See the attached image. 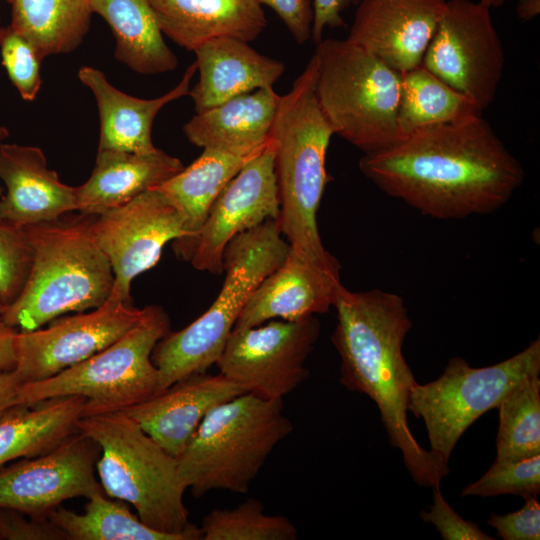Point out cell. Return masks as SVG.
<instances>
[{
    "instance_id": "1",
    "label": "cell",
    "mask_w": 540,
    "mask_h": 540,
    "mask_svg": "<svg viewBox=\"0 0 540 540\" xmlns=\"http://www.w3.org/2000/svg\"><path fill=\"white\" fill-rule=\"evenodd\" d=\"M359 168L387 195L444 220L498 210L525 176L482 115L418 130L364 154Z\"/></svg>"
},
{
    "instance_id": "2",
    "label": "cell",
    "mask_w": 540,
    "mask_h": 540,
    "mask_svg": "<svg viewBox=\"0 0 540 540\" xmlns=\"http://www.w3.org/2000/svg\"><path fill=\"white\" fill-rule=\"evenodd\" d=\"M333 307L337 324L331 340L340 356V383L377 406L392 447L422 487L440 485L450 468L441 466L414 438L407 404L416 383L403 355L412 327L401 296L379 289L354 292L339 286Z\"/></svg>"
},
{
    "instance_id": "3",
    "label": "cell",
    "mask_w": 540,
    "mask_h": 540,
    "mask_svg": "<svg viewBox=\"0 0 540 540\" xmlns=\"http://www.w3.org/2000/svg\"><path fill=\"white\" fill-rule=\"evenodd\" d=\"M316 60L312 56L290 91L280 95L270 132L274 151L280 232L289 252L318 266L340 270L325 249L317 213L329 181L326 155L334 132L315 93Z\"/></svg>"
},
{
    "instance_id": "4",
    "label": "cell",
    "mask_w": 540,
    "mask_h": 540,
    "mask_svg": "<svg viewBox=\"0 0 540 540\" xmlns=\"http://www.w3.org/2000/svg\"><path fill=\"white\" fill-rule=\"evenodd\" d=\"M78 431L100 447L96 472L106 495L132 505L140 520L172 540H201L189 520L177 460L123 412L83 416Z\"/></svg>"
},
{
    "instance_id": "5",
    "label": "cell",
    "mask_w": 540,
    "mask_h": 540,
    "mask_svg": "<svg viewBox=\"0 0 540 540\" xmlns=\"http://www.w3.org/2000/svg\"><path fill=\"white\" fill-rule=\"evenodd\" d=\"M61 218L25 227L33 250L30 273L1 316L17 331L36 330L66 313L98 308L112 293V267L90 235L89 216Z\"/></svg>"
},
{
    "instance_id": "6",
    "label": "cell",
    "mask_w": 540,
    "mask_h": 540,
    "mask_svg": "<svg viewBox=\"0 0 540 540\" xmlns=\"http://www.w3.org/2000/svg\"><path fill=\"white\" fill-rule=\"evenodd\" d=\"M289 248L277 220L272 219L227 244L223 255L225 278L212 305L185 328L170 331L153 350L161 391L217 363L253 292L282 264Z\"/></svg>"
},
{
    "instance_id": "7",
    "label": "cell",
    "mask_w": 540,
    "mask_h": 540,
    "mask_svg": "<svg viewBox=\"0 0 540 540\" xmlns=\"http://www.w3.org/2000/svg\"><path fill=\"white\" fill-rule=\"evenodd\" d=\"M292 430L282 400L242 393L203 418L176 457L181 479L196 498L213 490L247 493L269 455Z\"/></svg>"
},
{
    "instance_id": "8",
    "label": "cell",
    "mask_w": 540,
    "mask_h": 540,
    "mask_svg": "<svg viewBox=\"0 0 540 540\" xmlns=\"http://www.w3.org/2000/svg\"><path fill=\"white\" fill-rule=\"evenodd\" d=\"M315 93L334 134L364 154L399 140L401 74L347 39L321 40Z\"/></svg>"
},
{
    "instance_id": "9",
    "label": "cell",
    "mask_w": 540,
    "mask_h": 540,
    "mask_svg": "<svg viewBox=\"0 0 540 540\" xmlns=\"http://www.w3.org/2000/svg\"><path fill=\"white\" fill-rule=\"evenodd\" d=\"M169 332L166 311L147 306L140 322L105 349L52 377L23 383L20 402L78 395L86 399L83 416H90L120 412L148 400L161 392L152 353Z\"/></svg>"
},
{
    "instance_id": "10",
    "label": "cell",
    "mask_w": 540,
    "mask_h": 540,
    "mask_svg": "<svg viewBox=\"0 0 540 540\" xmlns=\"http://www.w3.org/2000/svg\"><path fill=\"white\" fill-rule=\"evenodd\" d=\"M539 373V337L521 352L491 366L475 368L465 359L453 357L436 380L414 384L407 409L424 421L433 458L449 468L451 453L466 430Z\"/></svg>"
},
{
    "instance_id": "11",
    "label": "cell",
    "mask_w": 540,
    "mask_h": 540,
    "mask_svg": "<svg viewBox=\"0 0 540 540\" xmlns=\"http://www.w3.org/2000/svg\"><path fill=\"white\" fill-rule=\"evenodd\" d=\"M315 315L234 328L216 365L219 373L268 400H282L309 377L305 363L320 335Z\"/></svg>"
},
{
    "instance_id": "12",
    "label": "cell",
    "mask_w": 540,
    "mask_h": 540,
    "mask_svg": "<svg viewBox=\"0 0 540 540\" xmlns=\"http://www.w3.org/2000/svg\"><path fill=\"white\" fill-rule=\"evenodd\" d=\"M421 64L483 112L495 98L505 64L490 9L447 0Z\"/></svg>"
},
{
    "instance_id": "13",
    "label": "cell",
    "mask_w": 540,
    "mask_h": 540,
    "mask_svg": "<svg viewBox=\"0 0 540 540\" xmlns=\"http://www.w3.org/2000/svg\"><path fill=\"white\" fill-rule=\"evenodd\" d=\"M185 219L157 188L99 215L89 216L88 229L114 274L110 296L132 303V281L152 268L169 241L181 240Z\"/></svg>"
},
{
    "instance_id": "14",
    "label": "cell",
    "mask_w": 540,
    "mask_h": 540,
    "mask_svg": "<svg viewBox=\"0 0 540 540\" xmlns=\"http://www.w3.org/2000/svg\"><path fill=\"white\" fill-rule=\"evenodd\" d=\"M140 309L110 296L98 308L58 317L49 326L17 331L16 365L22 383L47 379L105 349L143 318Z\"/></svg>"
},
{
    "instance_id": "15",
    "label": "cell",
    "mask_w": 540,
    "mask_h": 540,
    "mask_svg": "<svg viewBox=\"0 0 540 540\" xmlns=\"http://www.w3.org/2000/svg\"><path fill=\"white\" fill-rule=\"evenodd\" d=\"M98 444L77 431L43 454L0 466V506L48 519L64 501L102 492Z\"/></svg>"
},
{
    "instance_id": "16",
    "label": "cell",
    "mask_w": 540,
    "mask_h": 540,
    "mask_svg": "<svg viewBox=\"0 0 540 540\" xmlns=\"http://www.w3.org/2000/svg\"><path fill=\"white\" fill-rule=\"evenodd\" d=\"M279 214L274 151L269 139L214 201L198 237L191 264L197 270L221 274L227 244L266 220H278Z\"/></svg>"
},
{
    "instance_id": "17",
    "label": "cell",
    "mask_w": 540,
    "mask_h": 540,
    "mask_svg": "<svg viewBox=\"0 0 540 540\" xmlns=\"http://www.w3.org/2000/svg\"><path fill=\"white\" fill-rule=\"evenodd\" d=\"M447 0H359L350 42L404 73L422 63Z\"/></svg>"
},
{
    "instance_id": "18",
    "label": "cell",
    "mask_w": 540,
    "mask_h": 540,
    "mask_svg": "<svg viewBox=\"0 0 540 540\" xmlns=\"http://www.w3.org/2000/svg\"><path fill=\"white\" fill-rule=\"evenodd\" d=\"M242 393V387L221 373H196L120 412L176 458L211 409Z\"/></svg>"
},
{
    "instance_id": "19",
    "label": "cell",
    "mask_w": 540,
    "mask_h": 540,
    "mask_svg": "<svg viewBox=\"0 0 540 540\" xmlns=\"http://www.w3.org/2000/svg\"><path fill=\"white\" fill-rule=\"evenodd\" d=\"M0 219L26 227L77 211L76 187L64 184L47 166L39 147L0 144Z\"/></svg>"
},
{
    "instance_id": "20",
    "label": "cell",
    "mask_w": 540,
    "mask_h": 540,
    "mask_svg": "<svg viewBox=\"0 0 540 540\" xmlns=\"http://www.w3.org/2000/svg\"><path fill=\"white\" fill-rule=\"evenodd\" d=\"M340 285L339 270L318 266L288 252L282 264L253 292L234 328L325 313L333 306Z\"/></svg>"
},
{
    "instance_id": "21",
    "label": "cell",
    "mask_w": 540,
    "mask_h": 540,
    "mask_svg": "<svg viewBox=\"0 0 540 540\" xmlns=\"http://www.w3.org/2000/svg\"><path fill=\"white\" fill-rule=\"evenodd\" d=\"M199 79L189 91L196 113L255 90L273 87L282 76L283 62L260 54L248 42L219 37L195 51Z\"/></svg>"
},
{
    "instance_id": "22",
    "label": "cell",
    "mask_w": 540,
    "mask_h": 540,
    "mask_svg": "<svg viewBox=\"0 0 540 540\" xmlns=\"http://www.w3.org/2000/svg\"><path fill=\"white\" fill-rule=\"evenodd\" d=\"M197 71L196 63L187 67L182 79L166 94L142 99L115 88L105 74L90 66L78 71V78L93 93L99 112L98 150H120L145 153L156 147L152 142V125L158 112L168 103L187 96Z\"/></svg>"
},
{
    "instance_id": "23",
    "label": "cell",
    "mask_w": 540,
    "mask_h": 540,
    "mask_svg": "<svg viewBox=\"0 0 540 540\" xmlns=\"http://www.w3.org/2000/svg\"><path fill=\"white\" fill-rule=\"evenodd\" d=\"M163 35L195 51L219 37L246 42L265 29V13L256 0H149Z\"/></svg>"
},
{
    "instance_id": "24",
    "label": "cell",
    "mask_w": 540,
    "mask_h": 540,
    "mask_svg": "<svg viewBox=\"0 0 540 540\" xmlns=\"http://www.w3.org/2000/svg\"><path fill=\"white\" fill-rule=\"evenodd\" d=\"M183 168L178 158L158 148L145 153L98 150L90 177L76 187L77 211L99 215L161 185Z\"/></svg>"
},
{
    "instance_id": "25",
    "label": "cell",
    "mask_w": 540,
    "mask_h": 540,
    "mask_svg": "<svg viewBox=\"0 0 540 540\" xmlns=\"http://www.w3.org/2000/svg\"><path fill=\"white\" fill-rule=\"evenodd\" d=\"M279 97L273 87L234 97L196 113L183 127L189 142L239 156H251L269 142Z\"/></svg>"
},
{
    "instance_id": "26",
    "label": "cell",
    "mask_w": 540,
    "mask_h": 540,
    "mask_svg": "<svg viewBox=\"0 0 540 540\" xmlns=\"http://www.w3.org/2000/svg\"><path fill=\"white\" fill-rule=\"evenodd\" d=\"M254 155L239 156L206 148L188 167L155 187L176 206L185 219V235L173 243L178 258L191 260L214 201Z\"/></svg>"
},
{
    "instance_id": "27",
    "label": "cell",
    "mask_w": 540,
    "mask_h": 540,
    "mask_svg": "<svg viewBox=\"0 0 540 540\" xmlns=\"http://www.w3.org/2000/svg\"><path fill=\"white\" fill-rule=\"evenodd\" d=\"M86 399L65 396L15 406L0 416V466L53 449L78 431Z\"/></svg>"
},
{
    "instance_id": "28",
    "label": "cell",
    "mask_w": 540,
    "mask_h": 540,
    "mask_svg": "<svg viewBox=\"0 0 540 540\" xmlns=\"http://www.w3.org/2000/svg\"><path fill=\"white\" fill-rule=\"evenodd\" d=\"M90 7L110 26L117 61L143 75L177 67L178 59L164 41L149 0H90Z\"/></svg>"
},
{
    "instance_id": "29",
    "label": "cell",
    "mask_w": 540,
    "mask_h": 540,
    "mask_svg": "<svg viewBox=\"0 0 540 540\" xmlns=\"http://www.w3.org/2000/svg\"><path fill=\"white\" fill-rule=\"evenodd\" d=\"M90 0H12L10 26L44 59L75 50L91 23Z\"/></svg>"
},
{
    "instance_id": "30",
    "label": "cell",
    "mask_w": 540,
    "mask_h": 540,
    "mask_svg": "<svg viewBox=\"0 0 540 540\" xmlns=\"http://www.w3.org/2000/svg\"><path fill=\"white\" fill-rule=\"evenodd\" d=\"M482 111L422 64L401 73L397 114L399 140L424 128L468 120Z\"/></svg>"
},
{
    "instance_id": "31",
    "label": "cell",
    "mask_w": 540,
    "mask_h": 540,
    "mask_svg": "<svg viewBox=\"0 0 540 540\" xmlns=\"http://www.w3.org/2000/svg\"><path fill=\"white\" fill-rule=\"evenodd\" d=\"M48 519L67 540H172L145 525L131 512L128 503L112 498L104 491L87 499L83 513L60 505Z\"/></svg>"
},
{
    "instance_id": "32",
    "label": "cell",
    "mask_w": 540,
    "mask_h": 540,
    "mask_svg": "<svg viewBox=\"0 0 540 540\" xmlns=\"http://www.w3.org/2000/svg\"><path fill=\"white\" fill-rule=\"evenodd\" d=\"M495 464H510L540 455V378L516 387L498 406Z\"/></svg>"
},
{
    "instance_id": "33",
    "label": "cell",
    "mask_w": 540,
    "mask_h": 540,
    "mask_svg": "<svg viewBox=\"0 0 540 540\" xmlns=\"http://www.w3.org/2000/svg\"><path fill=\"white\" fill-rule=\"evenodd\" d=\"M203 540H295L297 530L283 515H268L263 504L248 498L232 509H214L204 516Z\"/></svg>"
},
{
    "instance_id": "34",
    "label": "cell",
    "mask_w": 540,
    "mask_h": 540,
    "mask_svg": "<svg viewBox=\"0 0 540 540\" xmlns=\"http://www.w3.org/2000/svg\"><path fill=\"white\" fill-rule=\"evenodd\" d=\"M540 492V455L510 464H495L460 493L464 496L492 497L513 494L526 499Z\"/></svg>"
},
{
    "instance_id": "35",
    "label": "cell",
    "mask_w": 540,
    "mask_h": 540,
    "mask_svg": "<svg viewBox=\"0 0 540 540\" xmlns=\"http://www.w3.org/2000/svg\"><path fill=\"white\" fill-rule=\"evenodd\" d=\"M33 261L25 227L0 219V301L9 306L22 292Z\"/></svg>"
},
{
    "instance_id": "36",
    "label": "cell",
    "mask_w": 540,
    "mask_h": 540,
    "mask_svg": "<svg viewBox=\"0 0 540 540\" xmlns=\"http://www.w3.org/2000/svg\"><path fill=\"white\" fill-rule=\"evenodd\" d=\"M0 54L8 77L23 100H35L42 83L43 60L36 48L10 25L0 26Z\"/></svg>"
},
{
    "instance_id": "37",
    "label": "cell",
    "mask_w": 540,
    "mask_h": 540,
    "mask_svg": "<svg viewBox=\"0 0 540 540\" xmlns=\"http://www.w3.org/2000/svg\"><path fill=\"white\" fill-rule=\"evenodd\" d=\"M432 497L429 510H422L419 515L424 523L434 525L443 540L495 539L483 532L475 522L462 518L445 500L440 485L432 487Z\"/></svg>"
},
{
    "instance_id": "38",
    "label": "cell",
    "mask_w": 540,
    "mask_h": 540,
    "mask_svg": "<svg viewBox=\"0 0 540 540\" xmlns=\"http://www.w3.org/2000/svg\"><path fill=\"white\" fill-rule=\"evenodd\" d=\"M0 540H67L49 519H35L27 514L0 506Z\"/></svg>"
},
{
    "instance_id": "39",
    "label": "cell",
    "mask_w": 540,
    "mask_h": 540,
    "mask_svg": "<svg viewBox=\"0 0 540 540\" xmlns=\"http://www.w3.org/2000/svg\"><path fill=\"white\" fill-rule=\"evenodd\" d=\"M523 507L515 512L498 515L491 513L487 524L504 540L540 539V504L536 497H528Z\"/></svg>"
},
{
    "instance_id": "40",
    "label": "cell",
    "mask_w": 540,
    "mask_h": 540,
    "mask_svg": "<svg viewBox=\"0 0 540 540\" xmlns=\"http://www.w3.org/2000/svg\"><path fill=\"white\" fill-rule=\"evenodd\" d=\"M256 1L274 10L298 44L302 45L311 39L313 6L310 0Z\"/></svg>"
},
{
    "instance_id": "41",
    "label": "cell",
    "mask_w": 540,
    "mask_h": 540,
    "mask_svg": "<svg viewBox=\"0 0 540 540\" xmlns=\"http://www.w3.org/2000/svg\"><path fill=\"white\" fill-rule=\"evenodd\" d=\"M350 4L349 0H314L311 39L318 44L325 28L345 27L341 12Z\"/></svg>"
},
{
    "instance_id": "42",
    "label": "cell",
    "mask_w": 540,
    "mask_h": 540,
    "mask_svg": "<svg viewBox=\"0 0 540 540\" xmlns=\"http://www.w3.org/2000/svg\"><path fill=\"white\" fill-rule=\"evenodd\" d=\"M22 384L13 370L0 372V416L9 409L22 405L20 402Z\"/></svg>"
},
{
    "instance_id": "43",
    "label": "cell",
    "mask_w": 540,
    "mask_h": 540,
    "mask_svg": "<svg viewBox=\"0 0 540 540\" xmlns=\"http://www.w3.org/2000/svg\"><path fill=\"white\" fill-rule=\"evenodd\" d=\"M17 330L0 317V372L11 371L16 365L15 338Z\"/></svg>"
},
{
    "instance_id": "44",
    "label": "cell",
    "mask_w": 540,
    "mask_h": 540,
    "mask_svg": "<svg viewBox=\"0 0 540 540\" xmlns=\"http://www.w3.org/2000/svg\"><path fill=\"white\" fill-rule=\"evenodd\" d=\"M516 13L523 21H529L540 13V0H518Z\"/></svg>"
},
{
    "instance_id": "45",
    "label": "cell",
    "mask_w": 540,
    "mask_h": 540,
    "mask_svg": "<svg viewBox=\"0 0 540 540\" xmlns=\"http://www.w3.org/2000/svg\"><path fill=\"white\" fill-rule=\"evenodd\" d=\"M506 1L507 0H479L480 3H482L483 5L488 7L489 9L498 8V7L502 6Z\"/></svg>"
},
{
    "instance_id": "46",
    "label": "cell",
    "mask_w": 540,
    "mask_h": 540,
    "mask_svg": "<svg viewBox=\"0 0 540 540\" xmlns=\"http://www.w3.org/2000/svg\"><path fill=\"white\" fill-rule=\"evenodd\" d=\"M9 137V131L8 129L3 126V125H0V144L4 142L5 139H7ZM2 195V191H1V187H0V196Z\"/></svg>"
},
{
    "instance_id": "47",
    "label": "cell",
    "mask_w": 540,
    "mask_h": 540,
    "mask_svg": "<svg viewBox=\"0 0 540 540\" xmlns=\"http://www.w3.org/2000/svg\"><path fill=\"white\" fill-rule=\"evenodd\" d=\"M7 306L4 305L1 301H0V317L3 315V313L5 312Z\"/></svg>"
},
{
    "instance_id": "48",
    "label": "cell",
    "mask_w": 540,
    "mask_h": 540,
    "mask_svg": "<svg viewBox=\"0 0 540 540\" xmlns=\"http://www.w3.org/2000/svg\"><path fill=\"white\" fill-rule=\"evenodd\" d=\"M349 1H350V3H352V4H355V5H356V4L358 3V1H359V0H349Z\"/></svg>"
},
{
    "instance_id": "49",
    "label": "cell",
    "mask_w": 540,
    "mask_h": 540,
    "mask_svg": "<svg viewBox=\"0 0 540 540\" xmlns=\"http://www.w3.org/2000/svg\"><path fill=\"white\" fill-rule=\"evenodd\" d=\"M7 3L11 4L12 0H5Z\"/></svg>"
},
{
    "instance_id": "50",
    "label": "cell",
    "mask_w": 540,
    "mask_h": 540,
    "mask_svg": "<svg viewBox=\"0 0 540 540\" xmlns=\"http://www.w3.org/2000/svg\"><path fill=\"white\" fill-rule=\"evenodd\" d=\"M0 22H1V16H0Z\"/></svg>"
}]
</instances>
